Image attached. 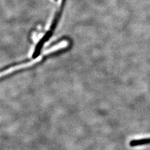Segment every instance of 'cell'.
<instances>
[{
    "label": "cell",
    "instance_id": "cell-1",
    "mask_svg": "<svg viewBox=\"0 0 150 150\" xmlns=\"http://www.w3.org/2000/svg\"><path fill=\"white\" fill-rule=\"evenodd\" d=\"M68 41H63L62 42H61V43H58V45H55L53 47H51L50 49L47 50L45 51V52L43 53V55L41 56H39V57H37L34 60H32V61H31V62H28L27 63L20 64H19L18 66H15V67H9V68H8L6 69H3V71H0V77H2L3 76H6V75H7L9 73H11L15 71H18V69L29 67H30V66H32V65H33L34 64L38 63L39 62H40V61H41V59H43V56H45L46 54H49L51 53L54 52V51H57L58 50L64 48L65 47L68 46Z\"/></svg>",
    "mask_w": 150,
    "mask_h": 150
},
{
    "label": "cell",
    "instance_id": "cell-2",
    "mask_svg": "<svg viewBox=\"0 0 150 150\" xmlns=\"http://www.w3.org/2000/svg\"><path fill=\"white\" fill-rule=\"evenodd\" d=\"M66 1H67V0H62V1H61V4H59V6L58 9V10L55 14L54 18H53L52 23H51V26L49 30L46 32V33L45 35V36L42 38L41 40L40 41L39 43H38L35 49L34 53H33V58H37L39 54L41 52V50L42 48V47H43L44 43H46V42L49 40V38L51 36V35H53V31L56 28V26H57V25H58L59 19L61 18V16H62V14L63 13L64 7L65 6Z\"/></svg>",
    "mask_w": 150,
    "mask_h": 150
}]
</instances>
